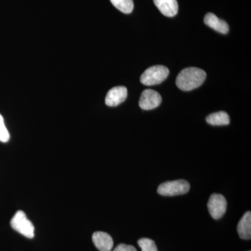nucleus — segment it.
<instances>
[{"mask_svg":"<svg viewBox=\"0 0 251 251\" xmlns=\"http://www.w3.org/2000/svg\"><path fill=\"white\" fill-rule=\"evenodd\" d=\"M138 244L141 248L142 251H158L155 242L148 238L140 239L138 241Z\"/></svg>","mask_w":251,"mask_h":251,"instance_id":"obj_14","label":"nucleus"},{"mask_svg":"<svg viewBox=\"0 0 251 251\" xmlns=\"http://www.w3.org/2000/svg\"><path fill=\"white\" fill-rule=\"evenodd\" d=\"M207 206L211 217L216 220L220 219L226 212L227 201L222 195L214 193L209 198Z\"/></svg>","mask_w":251,"mask_h":251,"instance_id":"obj_5","label":"nucleus"},{"mask_svg":"<svg viewBox=\"0 0 251 251\" xmlns=\"http://www.w3.org/2000/svg\"><path fill=\"white\" fill-rule=\"evenodd\" d=\"M204 23L206 25L212 28L213 29L221 33V34H226L229 31V25L226 21L219 19L215 14L212 13H208L204 16Z\"/></svg>","mask_w":251,"mask_h":251,"instance_id":"obj_10","label":"nucleus"},{"mask_svg":"<svg viewBox=\"0 0 251 251\" xmlns=\"http://www.w3.org/2000/svg\"><path fill=\"white\" fill-rule=\"evenodd\" d=\"M237 232L241 239L249 240L251 238V213L247 211L239 221Z\"/></svg>","mask_w":251,"mask_h":251,"instance_id":"obj_11","label":"nucleus"},{"mask_svg":"<svg viewBox=\"0 0 251 251\" xmlns=\"http://www.w3.org/2000/svg\"><path fill=\"white\" fill-rule=\"evenodd\" d=\"M206 121L212 126H226L229 125L230 119L227 112L221 111L211 114L206 117Z\"/></svg>","mask_w":251,"mask_h":251,"instance_id":"obj_12","label":"nucleus"},{"mask_svg":"<svg viewBox=\"0 0 251 251\" xmlns=\"http://www.w3.org/2000/svg\"><path fill=\"white\" fill-rule=\"evenodd\" d=\"M110 1L119 11L126 14H130L134 7L133 0H110Z\"/></svg>","mask_w":251,"mask_h":251,"instance_id":"obj_13","label":"nucleus"},{"mask_svg":"<svg viewBox=\"0 0 251 251\" xmlns=\"http://www.w3.org/2000/svg\"><path fill=\"white\" fill-rule=\"evenodd\" d=\"M10 139L9 130L5 126L4 118L0 114V142L1 143H7Z\"/></svg>","mask_w":251,"mask_h":251,"instance_id":"obj_15","label":"nucleus"},{"mask_svg":"<svg viewBox=\"0 0 251 251\" xmlns=\"http://www.w3.org/2000/svg\"><path fill=\"white\" fill-rule=\"evenodd\" d=\"M94 245L100 251H111L113 248V239L106 232H96L92 235Z\"/></svg>","mask_w":251,"mask_h":251,"instance_id":"obj_8","label":"nucleus"},{"mask_svg":"<svg viewBox=\"0 0 251 251\" xmlns=\"http://www.w3.org/2000/svg\"><path fill=\"white\" fill-rule=\"evenodd\" d=\"M190 184L186 180L179 179L166 181L158 186L157 192L163 196H175L187 193Z\"/></svg>","mask_w":251,"mask_h":251,"instance_id":"obj_4","label":"nucleus"},{"mask_svg":"<svg viewBox=\"0 0 251 251\" xmlns=\"http://www.w3.org/2000/svg\"><path fill=\"white\" fill-rule=\"evenodd\" d=\"M169 74V69L164 66H153L142 74L140 82L147 86L158 85L166 80Z\"/></svg>","mask_w":251,"mask_h":251,"instance_id":"obj_2","label":"nucleus"},{"mask_svg":"<svg viewBox=\"0 0 251 251\" xmlns=\"http://www.w3.org/2000/svg\"><path fill=\"white\" fill-rule=\"evenodd\" d=\"M127 94L126 87L124 86L113 87L109 91L105 97V104L110 107L117 106L125 101L127 98Z\"/></svg>","mask_w":251,"mask_h":251,"instance_id":"obj_7","label":"nucleus"},{"mask_svg":"<svg viewBox=\"0 0 251 251\" xmlns=\"http://www.w3.org/2000/svg\"></svg>","mask_w":251,"mask_h":251,"instance_id":"obj_17","label":"nucleus"},{"mask_svg":"<svg viewBox=\"0 0 251 251\" xmlns=\"http://www.w3.org/2000/svg\"><path fill=\"white\" fill-rule=\"evenodd\" d=\"M161 14L167 17H173L177 14L178 3L176 0H153Z\"/></svg>","mask_w":251,"mask_h":251,"instance_id":"obj_9","label":"nucleus"},{"mask_svg":"<svg viewBox=\"0 0 251 251\" xmlns=\"http://www.w3.org/2000/svg\"><path fill=\"white\" fill-rule=\"evenodd\" d=\"M114 251H137L136 249L133 246L126 245V244H119L115 248Z\"/></svg>","mask_w":251,"mask_h":251,"instance_id":"obj_16","label":"nucleus"},{"mask_svg":"<svg viewBox=\"0 0 251 251\" xmlns=\"http://www.w3.org/2000/svg\"><path fill=\"white\" fill-rule=\"evenodd\" d=\"M206 77L204 71L196 67L183 69L176 79V85L182 91H191L202 85Z\"/></svg>","mask_w":251,"mask_h":251,"instance_id":"obj_1","label":"nucleus"},{"mask_svg":"<svg viewBox=\"0 0 251 251\" xmlns=\"http://www.w3.org/2000/svg\"><path fill=\"white\" fill-rule=\"evenodd\" d=\"M161 101L159 93L152 90H145L140 97L139 105L143 110H150L159 106Z\"/></svg>","mask_w":251,"mask_h":251,"instance_id":"obj_6","label":"nucleus"},{"mask_svg":"<svg viewBox=\"0 0 251 251\" xmlns=\"http://www.w3.org/2000/svg\"><path fill=\"white\" fill-rule=\"evenodd\" d=\"M11 226L15 230L25 237L32 239L34 237V226L27 219L25 213L18 211L11 221Z\"/></svg>","mask_w":251,"mask_h":251,"instance_id":"obj_3","label":"nucleus"}]
</instances>
